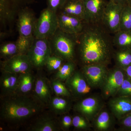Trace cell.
Listing matches in <instances>:
<instances>
[{
    "label": "cell",
    "instance_id": "1",
    "mask_svg": "<svg viewBox=\"0 0 131 131\" xmlns=\"http://www.w3.org/2000/svg\"><path fill=\"white\" fill-rule=\"evenodd\" d=\"M114 50L113 36L101 22H84L82 31L77 34L76 47V56L82 66L92 64L108 66Z\"/></svg>",
    "mask_w": 131,
    "mask_h": 131
},
{
    "label": "cell",
    "instance_id": "2",
    "mask_svg": "<svg viewBox=\"0 0 131 131\" xmlns=\"http://www.w3.org/2000/svg\"><path fill=\"white\" fill-rule=\"evenodd\" d=\"M2 99L1 119L11 123L26 120L41 112L45 106L31 94H13Z\"/></svg>",
    "mask_w": 131,
    "mask_h": 131
},
{
    "label": "cell",
    "instance_id": "3",
    "mask_svg": "<svg viewBox=\"0 0 131 131\" xmlns=\"http://www.w3.org/2000/svg\"><path fill=\"white\" fill-rule=\"evenodd\" d=\"M49 40L52 55L66 61L76 60L77 34L66 33L58 28Z\"/></svg>",
    "mask_w": 131,
    "mask_h": 131
},
{
    "label": "cell",
    "instance_id": "4",
    "mask_svg": "<svg viewBox=\"0 0 131 131\" xmlns=\"http://www.w3.org/2000/svg\"><path fill=\"white\" fill-rule=\"evenodd\" d=\"M58 28L57 13L47 7L42 10L35 24L34 36L36 38L52 37Z\"/></svg>",
    "mask_w": 131,
    "mask_h": 131
},
{
    "label": "cell",
    "instance_id": "5",
    "mask_svg": "<svg viewBox=\"0 0 131 131\" xmlns=\"http://www.w3.org/2000/svg\"><path fill=\"white\" fill-rule=\"evenodd\" d=\"M104 99L101 95H93L79 99L73 105L75 112L80 114L91 122L105 106Z\"/></svg>",
    "mask_w": 131,
    "mask_h": 131
},
{
    "label": "cell",
    "instance_id": "6",
    "mask_svg": "<svg viewBox=\"0 0 131 131\" xmlns=\"http://www.w3.org/2000/svg\"><path fill=\"white\" fill-rule=\"evenodd\" d=\"M125 73L124 69L115 66L109 69L100 89L101 95L104 100L117 95L124 81Z\"/></svg>",
    "mask_w": 131,
    "mask_h": 131
},
{
    "label": "cell",
    "instance_id": "7",
    "mask_svg": "<svg viewBox=\"0 0 131 131\" xmlns=\"http://www.w3.org/2000/svg\"><path fill=\"white\" fill-rule=\"evenodd\" d=\"M26 55L33 67L40 69L44 67L52 55L49 39L35 38Z\"/></svg>",
    "mask_w": 131,
    "mask_h": 131
},
{
    "label": "cell",
    "instance_id": "8",
    "mask_svg": "<svg viewBox=\"0 0 131 131\" xmlns=\"http://www.w3.org/2000/svg\"><path fill=\"white\" fill-rule=\"evenodd\" d=\"M124 6L109 0L103 11L101 22L111 34L120 30L121 16Z\"/></svg>",
    "mask_w": 131,
    "mask_h": 131
},
{
    "label": "cell",
    "instance_id": "9",
    "mask_svg": "<svg viewBox=\"0 0 131 131\" xmlns=\"http://www.w3.org/2000/svg\"><path fill=\"white\" fill-rule=\"evenodd\" d=\"M64 83L72 98L79 100L89 94L92 89L81 71L77 69Z\"/></svg>",
    "mask_w": 131,
    "mask_h": 131
},
{
    "label": "cell",
    "instance_id": "10",
    "mask_svg": "<svg viewBox=\"0 0 131 131\" xmlns=\"http://www.w3.org/2000/svg\"><path fill=\"white\" fill-rule=\"evenodd\" d=\"M109 69L105 64H92L82 66L80 70L92 89H100Z\"/></svg>",
    "mask_w": 131,
    "mask_h": 131
},
{
    "label": "cell",
    "instance_id": "11",
    "mask_svg": "<svg viewBox=\"0 0 131 131\" xmlns=\"http://www.w3.org/2000/svg\"><path fill=\"white\" fill-rule=\"evenodd\" d=\"M32 68L26 54H17L1 62V72L20 74L31 71Z\"/></svg>",
    "mask_w": 131,
    "mask_h": 131
},
{
    "label": "cell",
    "instance_id": "12",
    "mask_svg": "<svg viewBox=\"0 0 131 131\" xmlns=\"http://www.w3.org/2000/svg\"><path fill=\"white\" fill-rule=\"evenodd\" d=\"M37 19L30 8L25 7L19 10L17 19V29L20 37L34 36Z\"/></svg>",
    "mask_w": 131,
    "mask_h": 131
},
{
    "label": "cell",
    "instance_id": "13",
    "mask_svg": "<svg viewBox=\"0 0 131 131\" xmlns=\"http://www.w3.org/2000/svg\"><path fill=\"white\" fill-rule=\"evenodd\" d=\"M86 23L101 22L102 14L108 1L106 0H83Z\"/></svg>",
    "mask_w": 131,
    "mask_h": 131
},
{
    "label": "cell",
    "instance_id": "14",
    "mask_svg": "<svg viewBox=\"0 0 131 131\" xmlns=\"http://www.w3.org/2000/svg\"><path fill=\"white\" fill-rule=\"evenodd\" d=\"M117 119L105 106L91 122L92 129L95 131H110L115 130Z\"/></svg>",
    "mask_w": 131,
    "mask_h": 131
},
{
    "label": "cell",
    "instance_id": "15",
    "mask_svg": "<svg viewBox=\"0 0 131 131\" xmlns=\"http://www.w3.org/2000/svg\"><path fill=\"white\" fill-rule=\"evenodd\" d=\"M108 108L117 120L131 113V96H116L109 99Z\"/></svg>",
    "mask_w": 131,
    "mask_h": 131
},
{
    "label": "cell",
    "instance_id": "16",
    "mask_svg": "<svg viewBox=\"0 0 131 131\" xmlns=\"http://www.w3.org/2000/svg\"><path fill=\"white\" fill-rule=\"evenodd\" d=\"M58 28L66 33L78 34L82 31L84 22L76 17L60 13L57 14Z\"/></svg>",
    "mask_w": 131,
    "mask_h": 131
},
{
    "label": "cell",
    "instance_id": "17",
    "mask_svg": "<svg viewBox=\"0 0 131 131\" xmlns=\"http://www.w3.org/2000/svg\"><path fill=\"white\" fill-rule=\"evenodd\" d=\"M52 92L51 83L47 78L42 76L35 78L33 94L45 106L49 104Z\"/></svg>",
    "mask_w": 131,
    "mask_h": 131
},
{
    "label": "cell",
    "instance_id": "18",
    "mask_svg": "<svg viewBox=\"0 0 131 131\" xmlns=\"http://www.w3.org/2000/svg\"><path fill=\"white\" fill-rule=\"evenodd\" d=\"M0 77L1 98L14 94L18 85L19 74L1 72Z\"/></svg>",
    "mask_w": 131,
    "mask_h": 131
},
{
    "label": "cell",
    "instance_id": "19",
    "mask_svg": "<svg viewBox=\"0 0 131 131\" xmlns=\"http://www.w3.org/2000/svg\"><path fill=\"white\" fill-rule=\"evenodd\" d=\"M72 98L55 95L52 96L48 105L54 114L61 115L68 113L73 107Z\"/></svg>",
    "mask_w": 131,
    "mask_h": 131
},
{
    "label": "cell",
    "instance_id": "20",
    "mask_svg": "<svg viewBox=\"0 0 131 131\" xmlns=\"http://www.w3.org/2000/svg\"><path fill=\"white\" fill-rule=\"evenodd\" d=\"M64 14L76 17L84 20V7L83 0H66L60 9Z\"/></svg>",
    "mask_w": 131,
    "mask_h": 131
},
{
    "label": "cell",
    "instance_id": "21",
    "mask_svg": "<svg viewBox=\"0 0 131 131\" xmlns=\"http://www.w3.org/2000/svg\"><path fill=\"white\" fill-rule=\"evenodd\" d=\"M35 78L31 71L19 74L17 88L14 94L22 95L31 94L33 90Z\"/></svg>",
    "mask_w": 131,
    "mask_h": 131
},
{
    "label": "cell",
    "instance_id": "22",
    "mask_svg": "<svg viewBox=\"0 0 131 131\" xmlns=\"http://www.w3.org/2000/svg\"><path fill=\"white\" fill-rule=\"evenodd\" d=\"M60 129L58 121L49 116H44L38 119L31 127L33 131H57Z\"/></svg>",
    "mask_w": 131,
    "mask_h": 131
},
{
    "label": "cell",
    "instance_id": "23",
    "mask_svg": "<svg viewBox=\"0 0 131 131\" xmlns=\"http://www.w3.org/2000/svg\"><path fill=\"white\" fill-rule=\"evenodd\" d=\"M113 44L118 50H131V31L119 30L113 34Z\"/></svg>",
    "mask_w": 131,
    "mask_h": 131
},
{
    "label": "cell",
    "instance_id": "24",
    "mask_svg": "<svg viewBox=\"0 0 131 131\" xmlns=\"http://www.w3.org/2000/svg\"><path fill=\"white\" fill-rule=\"evenodd\" d=\"M113 58L115 66L124 69L131 65V50L115 49Z\"/></svg>",
    "mask_w": 131,
    "mask_h": 131
},
{
    "label": "cell",
    "instance_id": "25",
    "mask_svg": "<svg viewBox=\"0 0 131 131\" xmlns=\"http://www.w3.org/2000/svg\"><path fill=\"white\" fill-rule=\"evenodd\" d=\"M76 68L75 62L66 61L57 71L55 78L64 82L76 70Z\"/></svg>",
    "mask_w": 131,
    "mask_h": 131
},
{
    "label": "cell",
    "instance_id": "26",
    "mask_svg": "<svg viewBox=\"0 0 131 131\" xmlns=\"http://www.w3.org/2000/svg\"><path fill=\"white\" fill-rule=\"evenodd\" d=\"M72 126L77 130L90 131L92 129L91 122L83 115L77 113L73 116Z\"/></svg>",
    "mask_w": 131,
    "mask_h": 131
},
{
    "label": "cell",
    "instance_id": "27",
    "mask_svg": "<svg viewBox=\"0 0 131 131\" xmlns=\"http://www.w3.org/2000/svg\"><path fill=\"white\" fill-rule=\"evenodd\" d=\"M18 54V49L16 42H7L1 45L0 55L1 57L5 60Z\"/></svg>",
    "mask_w": 131,
    "mask_h": 131
},
{
    "label": "cell",
    "instance_id": "28",
    "mask_svg": "<svg viewBox=\"0 0 131 131\" xmlns=\"http://www.w3.org/2000/svg\"><path fill=\"white\" fill-rule=\"evenodd\" d=\"M120 28V30L131 31V7L127 5H125L122 9Z\"/></svg>",
    "mask_w": 131,
    "mask_h": 131
},
{
    "label": "cell",
    "instance_id": "29",
    "mask_svg": "<svg viewBox=\"0 0 131 131\" xmlns=\"http://www.w3.org/2000/svg\"><path fill=\"white\" fill-rule=\"evenodd\" d=\"M51 83L52 92L55 95L72 98L70 92L63 82L55 78Z\"/></svg>",
    "mask_w": 131,
    "mask_h": 131
},
{
    "label": "cell",
    "instance_id": "30",
    "mask_svg": "<svg viewBox=\"0 0 131 131\" xmlns=\"http://www.w3.org/2000/svg\"><path fill=\"white\" fill-rule=\"evenodd\" d=\"M34 39V36L29 37L19 36L16 42L18 49L19 54H26L31 46Z\"/></svg>",
    "mask_w": 131,
    "mask_h": 131
},
{
    "label": "cell",
    "instance_id": "31",
    "mask_svg": "<svg viewBox=\"0 0 131 131\" xmlns=\"http://www.w3.org/2000/svg\"><path fill=\"white\" fill-rule=\"evenodd\" d=\"M65 62L61 58L52 55L47 59L45 66L50 71H57Z\"/></svg>",
    "mask_w": 131,
    "mask_h": 131
},
{
    "label": "cell",
    "instance_id": "32",
    "mask_svg": "<svg viewBox=\"0 0 131 131\" xmlns=\"http://www.w3.org/2000/svg\"><path fill=\"white\" fill-rule=\"evenodd\" d=\"M119 128L115 129L118 131H131V113L117 120Z\"/></svg>",
    "mask_w": 131,
    "mask_h": 131
},
{
    "label": "cell",
    "instance_id": "33",
    "mask_svg": "<svg viewBox=\"0 0 131 131\" xmlns=\"http://www.w3.org/2000/svg\"><path fill=\"white\" fill-rule=\"evenodd\" d=\"M116 96H131V81L126 74Z\"/></svg>",
    "mask_w": 131,
    "mask_h": 131
},
{
    "label": "cell",
    "instance_id": "34",
    "mask_svg": "<svg viewBox=\"0 0 131 131\" xmlns=\"http://www.w3.org/2000/svg\"><path fill=\"white\" fill-rule=\"evenodd\" d=\"M60 129L63 131H68L71 126L73 122V116L68 113L61 115L58 121Z\"/></svg>",
    "mask_w": 131,
    "mask_h": 131
},
{
    "label": "cell",
    "instance_id": "35",
    "mask_svg": "<svg viewBox=\"0 0 131 131\" xmlns=\"http://www.w3.org/2000/svg\"><path fill=\"white\" fill-rule=\"evenodd\" d=\"M66 0H47V8L55 13L60 10Z\"/></svg>",
    "mask_w": 131,
    "mask_h": 131
},
{
    "label": "cell",
    "instance_id": "36",
    "mask_svg": "<svg viewBox=\"0 0 131 131\" xmlns=\"http://www.w3.org/2000/svg\"><path fill=\"white\" fill-rule=\"evenodd\" d=\"M124 70L126 76L131 81V65L126 67Z\"/></svg>",
    "mask_w": 131,
    "mask_h": 131
},
{
    "label": "cell",
    "instance_id": "37",
    "mask_svg": "<svg viewBox=\"0 0 131 131\" xmlns=\"http://www.w3.org/2000/svg\"><path fill=\"white\" fill-rule=\"evenodd\" d=\"M113 2L118 3L121 5L125 6L127 4V0H110Z\"/></svg>",
    "mask_w": 131,
    "mask_h": 131
},
{
    "label": "cell",
    "instance_id": "38",
    "mask_svg": "<svg viewBox=\"0 0 131 131\" xmlns=\"http://www.w3.org/2000/svg\"><path fill=\"white\" fill-rule=\"evenodd\" d=\"M127 5L130 6L131 7V0H127Z\"/></svg>",
    "mask_w": 131,
    "mask_h": 131
}]
</instances>
